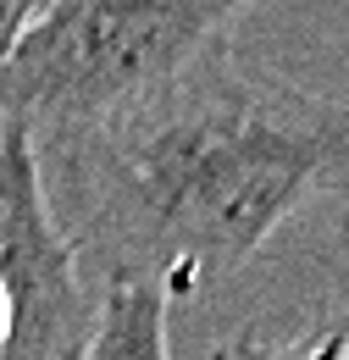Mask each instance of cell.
Masks as SVG:
<instances>
[{"mask_svg": "<svg viewBox=\"0 0 349 360\" xmlns=\"http://www.w3.org/2000/svg\"><path fill=\"white\" fill-rule=\"evenodd\" d=\"M89 288L194 300L250 266L310 200L349 188V100L244 67L233 45L84 134L39 144Z\"/></svg>", "mask_w": 349, "mask_h": 360, "instance_id": "obj_1", "label": "cell"}, {"mask_svg": "<svg viewBox=\"0 0 349 360\" xmlns=\"http://www.w3.org/2000/svg\"><path fill=\"white\" fill-rule=\"evenodd\" d=\"M255 0H50L0 72V128L34 139L84 134L183 78L227 45Z\"/></svg>", "mask_w": 349, "mask_h": 360, "instance_id": "obj_2", "label": "cell"}, {"mask_svg": "<svg viewBox=\"0 0 349 360\" xmlns=\"http://www.w3.org/2000/svg\"><path fill=\"white\" fill-rule=\"evenodd\" d=\"M0 288L11 300L6 360H72L94 321L78 250L50 205L34 139L0 128Z\"/></svg>", "mask_w": 349, "mask_h": 360, "instance_id": "obj_3", "label": "cell"}, {"mask_svg": "<svg viewBox=\"0 0 349 360\" xmlns=\"http://www.w3.org/2000/svg\"><path fill=\"white\" fill-rule=\"evenodd\" d=\"M172 300L150 283H106L94 288V321L72 360H172L167 338Z\"/></svg>", "mask_w": 349, "mask_h": 360, "instance_id": "obj_4", "label": "cell"}, {"mask_svg": "<svg viewBox=\"0 0 349 360\" xmlns=\"http://www.w3.org/2000/svg\"><path fill=\"white\" fill-rule=\"evenodd\" d=\"M205 360H344V321L305 327V333H266V327H244V333L222 338Z\"/></svg>", "mask_w": 349, "mask_h": 360, "instance_id": "obj_5", "label": "cell"}, {"mask_svg": "<svg viewBox=\"0 0 349 360\" xmlns=\"http://www.w3.org/2000/svg\"><path fill=\"white\" fill-rule=\"evenodd\" d=\"M50 0H0V72H6V61L17 56V45L28 39V28L39 22V11Z\"/></svg>", "mask_w": 349, "mask_h": 360, "instance_id": "obj_6", "label": "cell"}, {"mask_svg": "<svg viewBox=\"0 0 349 360\" xmlns=\"http://www.w3.org/2000/svg\"><path fill=\"white\" fill-rule=\"evenodd\" d=\"M11 349V300H6V288H0V360Z\"/></svg>", "mask_w": 349, "mask_h": 360, "instance_id": "obj_7", "label": "cell"}, {"mask_svg": "<svg viewBox=\"0 0 349 360\" xmlns=\"http://www.w3.org/2000/svg\"><path fill=\"white\" fill-rule=\"evenodd\" d=\"M344 360H349V316H344Z\"/></svg>", "mask_w": 349, "mask_h": 360, "instance_id": "obj_8", "label": "cell"}, {"mask_svg": "<svg viewBox=\"0 0 349 360\" xmlns=\"http://www.w3.org/2000/svg\"><path fill=\"white\" fill-rule=\"evenodd\" d=\"M344 244H349V227H344Z\"/></svg>", "mask_w": 349, "mask_h": 360, "instance_id": "obj_9", "label": "cell"}]
</instances>
